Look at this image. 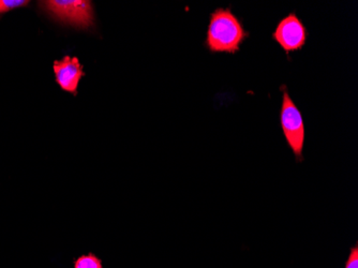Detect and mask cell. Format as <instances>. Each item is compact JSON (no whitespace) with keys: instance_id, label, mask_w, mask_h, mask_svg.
<instances>
[{"instance_id":"6da1fadb","label":"cell","mask_w":358,"mask_h":268,"mask_svg":"<svg viewBox=\"0 0 358 268\" xmlns=\"http://www.w3.org/2000/svg\"><path fill=\"white\" fill-rule=\"evenodd\" d=\"M249 34L231 8H217L211 12L205 46L210 53H238Z\"/></svg>"},{"instance_id":"7a4b0ae2","label":"cell","mask_w":358,"mask_h":268,"mask_svg":"<svg viewBox=\"0 0 358 268\" xmlns=\"http://www.w3.org/2000/svg\"><path fill=\"white\" fill-rule=\"evenodd\" d=\"M42 12L51 19L80 29L94 26V11L92 1L86 0H45L39 1Z\"/></svg>"},{"instance_id":"3957f363","label":"cell","mask_w":358,"mask_h":268,"mask_svg":"<svg viewBox=\"0 0 358 268\" xmlns=\"http://www.w3.org/2000/svg\"><path fill=\"white\" fill-rule=\"evenodd\" d=\"M280 90L282 92V104L280 108L281 130L297 162H301L303 160V152L306 141L303 114L289 96L287 86H281Z\"/></svg>"},{"instance_id":"277c9868","label":"cell","mask_w":358,"mask_h":268,"mask_svg":"<svg viewBox=\"0 0 358 268\" xmlns=\"http://www.w3.org/2000/svg\"><path fill=\"white\" fill-rule=\"evenodd\" d=\"M271 38L289 56L303 50L307 43L308 29L295 12H289L278 22Z\"/></svg>"},{"instance_id":"5b68a950","label":"cell","mask_w":358,"mask_h":268,"mask_svg":"<svg viewBox=\"0 0 358 268\" xmlns=\"http://www.w3.org/2000/svg\"><path fill=\"white\" fill-rule=\"evenodd\" d=\"M55 80L60 90L78 96V84L80 78L85 76L83 66L78 57L64 56L62 60H55L53 64Z\"/></svg>"},{"instance_id":"8992f818","label":"cell","mask_w":358,"mask_h":268,"mask_svg":"<svg viewBox=\"0 0 358 268\" xmlns=\"http://www.w3.org/2000/svg\"><path fill=\"white\" fill-rule=\"evenodd\" d=\"M71 268H104L103 260L94 253H82L72 260Z\"/></svg>"},{"instance_id":"52a82bcc","label":"cell","mask_w":358,"mask_h":268,"mask_svg":"<svg viewBox=\"0 0 358 268\" xmlns=\"http://www.w3.org/2000/svg\"><path fill=\"white\" fill-rule=\"evenodd\" d=\"M29 3V0H0V15L8 13L12 10L28 7Z\"/></svg>"},{"instance_id":"ba28073f","label":"cell","mask_w":358,"mask_h":268,"mask_svg":"<svg viewBox=\"0 0 358 268\" xmlns=\"http://www.w3.org/2000/svg\"><path fill=\"white\" fill-rule=\"evenodd\" d=\"M345 268H358V245L357 243L350 249V255L345 262Z\"/></svg>"}]
</instances>
